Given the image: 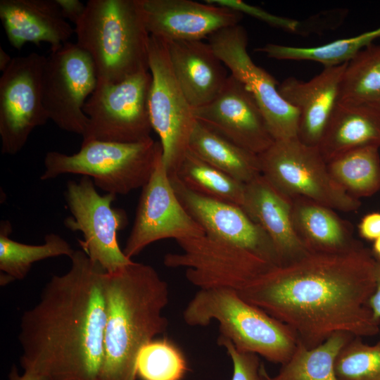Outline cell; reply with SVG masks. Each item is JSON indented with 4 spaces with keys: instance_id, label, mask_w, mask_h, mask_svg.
<instances>
[{
    "instance_id": "obj_1",
    "label": "cell",
    "mask_w": 380,
    "mask_h": 380,
    "mask_svg": "<svg viewBox=\"0 0 380 380\" xmlns=\"http://www.w3.org/2000/svg\"><path fill=\"white\" fill-rule=\"evenodd\" d=\"M375 261L361 242L343 252L310 251L272 267L236 292L289 327L308 348L337 332L372 336L380 331V320L368 305Z\"/></svg>"
},
{
    "instance_id": "obj_2",
    "label": "cell",
    "mask_w": 380,
    "mask_h": 380,
    "mask_svg": "<svg viewBox=\"0 0 380 380\" xmlns=\"http://www.w3.org/2000/svg\"><path fill=\"white\" fill-rule=\"evenodd\" d=\"M67 272L53 275L20 319L23 370L46 380H98L103 359L106 271L83 250Z\"/></svg>"
},
{
    "instance_id": "obj_3",
    "label": "cell",
    "mask_w": 380,
    "mask_h": 380,
    "mask_svg": "<svg viewBox=\"0 0 380 380\" xmlns=\"http://www.w3.org/2000/svg\"><path fill=\"white\" fill-rule=\"evenodd\" d=\"M106 318L98 380H135L144 346L163 334L168 320L167 283L151 265L132 262L103 277Z\"/></svg>"
},
{
    "instance_id": "obj_4",
    "label": "cell",
    "mask_w": 380,
    "mask_h": 380,
    "mask_svg": "<svg viewBox=\"0 0 380 380\" xmlns=\"http://www.w3.org/2000/svg\"><path fill=\"white\" fill-rule=\"evenodd\" d=\"M75 34L94 64L98 82L116 84L149 70L151 35L141 0H89Z\"/></svg>"
},
{
    "instance_id": "obj_5",
    "label": "cell",
    "mask_w": 380,
    "mask_h": 380,
    "mask_svg": "<svg viewBox=\"0 0 380 380\" xmlns=\"http://www.w3.org/2000/svg\"><path fill=\"white\" fill-rule=\"evenodd\" d=\"M183 319L191 327H205L215 320L220 336L230 340L238 350L281 365L289 360L298 343L289 327L228 288L200 289L185 308Z\"/></svg>"
},
{
    "instance_id": "obj_6",
    "label": "cell",
    "mask_w": 380,
    "mask_h": 380,
    "mask_svg": "<svg viewBox=\"0 0 380 380\" xmlns=\"http://www.w3.org/2000/svg\"><path fill=\"white\" fill-rule=\"evenodd\" d=\"M162 157L160 142L151 137L134 143L82 141L74 154L48 152L40 179L81 175L106 193L126 195L146 184Z\"/></svg>"
},
{
    "instance_id": "obj_7",
    "label": "cell",
    "mask_w": 380,
    "mask_h": 380,
    "mask_svg": "<svg viewBox=\"0 0 380 380\" xmlns=\"http://www.w3.org/2000/svg\"><path fill=\"white\" fill-rule=\"evenodd\" d=\"M258 158L261 175L290 199L304 197L343 212L360 208V200L333 179L317 147L297 137L275 140Z\"/></svg>"
},
{
    "instance_id": "obj_8",
    "label": "cell",
    "mask_w": 380,
    "mask_h": 380,
    "mask_svg": "<svg viewBox=\"0 0 380 380\" xmlns=\"http://www.w3.org/2000/svg\"><path fill=\"white\" fill-rule=\"evenodd\" d=\"M151 84L149 70L116 84L97 82L83 108L88 123L82 141L134 143L150 138Z\"/></svg>"
},
{
    "instance_id": "obj_9",
    "label": "cell",
    "mask_w": 380,
    "mask_h": 380,
    "mask_svg": "<svg viewBox=\"0 0 380 380\" xmlns=\"http://www.w3.org/2000/svg\"><path fill=\"white\" fill-rule=\"evenodd\" d=\"M148 64L152 76L150 118L152 128L160 138L163 162L170 176L189 150L197 120L173 72L166 42L151 35Z\"/></svg>"
},
{
    "instance_id": "obj_10",
    "label": "cell",
    "mask_w": 380,
    "mask_h": 380,
    "mask_svg": "<svg viewBox=\"0 0 380 380\" xmlns=\"http://www.w3.org/2000/svg\"><path fill=\"white\" fill-rule=\"evenodd\" d=\"M97 82L91 57L76 43L68 42L51 51L42 73V102L49 120L82 137L88 123L83 108Z\"/></svg>"
},
{
    "instance_id": "obj_11",
    "label": "cell",
    "mask_w": 380,
    "mask_h": 380,
    "mask_svg": "<svg viewBox=\"0 0 380 380\" xmlns=\"http://www.w3.org/2000/svg\"><path fill=\"white\" fill-rule=\"evenodd\" d=\"M176 241L182 252L166 254L165 265L184 267L188 281L200 289L224 287L237 291L275 266L246 249L206 234Z\"/></svg>"
},
{
    "instance_id": "obj_12",
    "label": "cell",
    "mask_w": 380,
    "mask_h": 380,
    "mask_svg": "<svg viewBox=\"0 0 380 380\" xmlns=\"http://www.w3.org/2000/svg\"><path fill=\"white\" fill-rule=\"evenodd\" d=\"M115 195H100L93 180L85 176L69 181L65 193L72 217L64 225L71 231H80L82 250L106 272L111 273L132 262L120 248L118 232L125 223L123 213L112 208Z\"/></svg>"
},
{
    "instance_id": "obj_13",
    "label": "cell",
    "mask_w": 380,
    "mask_h": 380,
    "mask_svg": "<svg viewBox=\"0 0 380 380\" xmlns=\"http://www.w3.org/2000/svg\"><path fill=\"white\" fill-rule=\"evenodd\" d=\"M208 39L231 75L253 96L274 140L297 137L298 112L281 96L277 81L250 57L245 28L239 24L224 28Z\"/></svg>"
},
{
    "instance_id": "obj_14",
    "label": "cell",
    "mask_w": 380,
    "mask_h": 380,
    "mask_svg": "<svg viewBox=\"0 0 380 380\" xmlns=\"http://www.w3.org/2000/svg\"><path fill=\"white\" fill-rule=\"evenodd\" d=\"M46 57L36 52L13 58L0 77L1 153L13 156L25 146L32 132L49 116L42 96Z\"/></svg>"
},
{
    "instance_id": "obj_15",
    "label": "cell",
    "mask_w": 380,
    "mask_h": 380,
    "mask_svg": "<svg viewBox=\"0 0 380 380\" xmlns=\"http://www.w3.org/2000/svg\"><path fill=\"white\" fill-rule=\"evenodd\" d=\"M205 234L178 199L161 158L142 188L134 222L123 253L132 260L155 241L165 239L177 241Z\"/></svg>"
},
{
    "instance_id": "obj_16",
    "label": "cell",
    "mask_w": 380,
    "mask_h": 380,
    "mask_svg": "<svg viewBox=\"0 0 380 380\" xmlns=\"http://www.w3.org/2000/svg\"><path fill=\"white\" fill-rule=\"evenodd\" d=\"M193 113L210 129L257 155L275 141L253 96L231 74L217 96Z\"/></svg>"
},
{
    "instance_id": "obj_17",
    "label": "cell",
    "mask_w": 380,
    "mask_h": 380,
    "mask_svg": "<svg viewBox=\"0 0 380 380\" xmlns=\"http://www.w3.org/2000/svg\"><path fill=\"white\" fill-rule=\"evenodd\" d=\"M178 199L205 233L246 249L279 265L274 246L266 232L239 205L194 192L175 176H170Z\"/></svg>"
},
{
    "instance_id": "obj_18",
    "label": "cell",
    "mask_w": 380,
    "mask_h": 380,
    "mask_svg": "<svg viewBox=\"0 0 380 380\" xmlns=\"http://www.w3.org/2000/svg\"><path fill=\"white\" fill-rule=\"evenodd\" d=\"M141 6L150 35L165 42L202 40L243 18L229 8L191 0H141Z\"/></svg>"
},
{
    "instance_id": "obj_19",
    "label": "cell",
    "mask_w": 380,
    "mask_h": 380,
    "mask_svg": "<svg viewBox=\"0 0 380 380\" xmlns=\"http://www.w3.org/2000/svg\"><path fill=\"white\" fill-rule=\"evenodd\" d=\"M346 64L324 68L309 81L289 77L279 84L281 96L298 112L297 138L302 143L318 147L338 102Z\"/></svg>"
},
{
    "instance_id": "obj_20",
    "label": "cell",
    "mask_w": 380,
    "mask_h": 380,
    "mask_svg": "<svg viewBox=\"0 0 380 380\" xmlns=\"http://www.w3.org/2000/svg\"><path fill=\"white\" fill-rule=\"evenodd\" d=\"M271 239L279 265L292 262L310 251L297 235L291 217V199L262 175L246 184L241 207Z\"/></svg>"
},
{
    "instance_id": "obj_21",
    "label": "cell",
    "mask_w": 380,
    "mask_h": 380,
    "mask_svg": "<svg viewBox=\"0 0 380 380\" xmlns=\"http://www.w3.org/2000/svg\"><path fill=\"white\" fill-rule=\"evenodd\" d=\"M0 18L8 41L18 50L45 42L54 51L75 33L56 0H1Z\"/></svg>"
},
{
    "instance_id": "obj_22",
    "label": "cell",
    "mask_w": 380,
    "mask_h": 380,
    "mask_svg": "<svg viewBox=\"0 0 380 380\" xmlns=\"http://www.w3.org/2000/svg\"><path fill=\"white\" fill-rule=\"evenodd\" d=\"M165 42L175 76L192 108L213 101L229 75L210 44L202 40Z\"/></svg>"
},
{
    "instance_id": "obj_23",
    "label": "cell",
    "mask_w": 380,
    "mask_h": 380,
    "mask_svg": "<svg viewBox=\"0 0 380 380\" xmlns=\"http://www.w3.org/2000/svg\"><path fill=\"white\" fill-rule=\"evenodd\" d=\"M291 217L297 235L310 251L343 252L360 243L349 222L334 209L312 200L292 198Z\"/></svg>"
},
{
    "instance_id": "obj_24",
    "label": "cell",
    "mask_w": 380,
    "mask_h": 380,
    "mask_svg": "<svg viewBox=\"0 0 380 380\" xmlns=\"http://www.w3.org/2000/svg\"><path fill=\"white\" fill-rule=\"evenodd\" d=\"M368 146L380 147V108L337 102L317 147L327 163Z\"/></svg>"
},
{
    "instance_id": "obj_25",
    "label": "cell",
    "mask_w": 380,
    "mask_h": 380,
    "mask_svg": "<svg viewBox=\"0 0 380 380\" xmlns=\"http://www.w3.org/2000/svg\"><path fill=\"white\" fill-rule=\"evenodd\" d=\"M189 149L234 179L247 184L261 175L258 155L247 151L197 121Z\"/></svg>"
},
{
    "instance_id": "obj_26",
    "label": "cell",
    "mask_w": 380,
    "mask_h": 380,
    "mask_svg": "<svg viewBox=\"0 0 380 380\" xmlns=\"http://www.w3.org/2000/svg\"><path fill=\"white\" fill-rule=\"evenodd\" d=\"M353 337L348 333L337 332L313 348H308L298 341L291 358L282 365L276 376H271L261 364L260 380H338L335 373L336 357Z\"/></svg>"
},
{
    "instance_id": "obj_27",
    "label": "cell",
    "mask_w": 380,
    "mask_h": 380,
    "mask_svg": "<svg viewBox=\"0 0 380 380\" xmlns=\"http://www.w3.org/2000/svg\"><path fill=\"white\" fill-rule=\"evenodd\" d=\"M11 229L8 222H3L0 229L1 285L23 279L32 265L38 261L61 255L70 257L75 250L61 236L49 234L41 245H29L9 237Z\"/></svg>"
},
{
    "instance_id": "obj_28",
    "label": "cell",
    "mask_w": 380,
    "mask_h": 380,
    "mask_svg": "<svg viewBox=\"0 0 380 380\" xmlns=\"http://www.w3.org/2000/svg\"><path fill=\"white\" fill-rule=\"evenodd\" d=\"M379 147L350 150L327 163L330 175L347 194L359 199L380 189Z\"/></svg>"
},
{
    "instance_id": "obj_29",
    "label": "cell",
    "mask_w": 380,
    "mask_h": 380,
    "mask_svg": "<svg viewBox=\"0 0 380 380\" xmlns=\"http://www.w3.org/2000/svg\"><path fill=\"white\" fill-rule=\"evenodd\" d=\"M338 103L380 108V44L368 45L347 63Z\"/></svg>"
},
{
    "instance_id": "obj_30",
    "label": "cell",
    "mask_w": 380,
    "mask_h": 380,
    "mask_svg": "<svg viewBox=\"0 0 380 380\" xmlns=\"http://www.w3.org/2000/svg\"><path fill=\"white\" fill-rule=\"evenodd\" d=\"M170 176H175L185 186L201 196L240 207L243 204L246 184L209 165L189 149Z\"/></svg>"
},
{
    "instance_id": "obj_31",
    "label": "cell",
    "mask_w": 380,
    "mask_h": 380,
    "mask_svg": "<svg viewBox=\"0 0 380 380\" xmlns=\"http://www.w3.org/2000/svg\"><path fill=\"white\" fill-rule=\"evenodd\" d=\"M380 37V27L353 37L341 39L315 47H296L267 44L255 49L277 60L312 61L330 68L348 63L362 49Z\"/></svg>"
},
{
    "instance_id": "obj_32",
    "label": "cell",
    "mask_w": 380,
    "mask_h": 380,
    "mask_svg": "<svg viewBox=\"0 0 380 380\" xmlns=\"http://www.w3.org/2000/svg\"><path fill=\"white\" fill-rule=\"evenodd\" d=\"M186 371L182 353L167 339L150 341L138 355L137 374L141 380H181Z\"/></svg>"
},
{
    "instance_id": "obj_33",
    "label": "cell",
    "mask_w": 380,
    "mask_h": 380,
    "mask_svg": "<svg viewBox=\"0 0 380 380\" xmlns=\"http://www.w3.org/2000/svg\"><path fill=\"white\" fill-rule=\"evenodd\" d=\"M376 343L353 337L341 349L335 362L338 380H380V331Z\"/></svg>"
},
{
    "instance_id": "obj_34",
    "label": "cell",
    "mask_w": 380,
    "mask_h": 380,
    "mask_svg": "<svg viewBox=\"0 0 380 380\" xmlns=\"http://www.w3.org/2000/svg\"><path fill=\"white\" fill-rule=\"evenodd\" d=\"M217 343L224 347L233 365L232 380H260L258 355L238 350L227 338L219 336Z\"/></svg>"
},
{
    "instance_id": "obj_35",
    "label": "cell",
    "mask_w": 380,
    "mask_h": 380,
    "mask_svg": "<svg viewBox=\"0 0 380 380\" xmlns=\"http://www.w3.org/2000/svg\"><path fill=\"white\" fill-rule=\"evenodd\" d=\"M206 3L225 6L242 14H247L266 23L291 32H296L299 21L271 14L241 0H207Z\"/></svg>"
},
{
    "instance_id": "obj_36",
    "label": "cell",
    "mask_w": 380,
    "mask_h": 380,
    "mask_svg": "<svg viewBox=\"0 0 380 380\" xmlns=\"http://www.w3.org/2000/svg\"><path fill=\"white\" fill-rule=\"evenodd\" d=\"M347 12L345 9H334L316 14L303 22L299 21L296 33L307 35L336 28L343 22Z\"/></svg>"
},
{
    "instance_id": "obj_37",
    "label": "cell",
    "mask_w": 380,
    "mask_h": 380,
    "mask_svg": "<svg viewBox=\"0 0 380 380\" xmlns=\"http://www.w3.org/2000/svg\"><path fill=\"white\" fill-rule=\"evenodd\" d=\"M360 236L366 240L375 241L380 236V213L365 215L358 224Z\"/></svg>"
},
{
    "instance_id": "obj_38",
    "label": "cell",
    "mask_w": 380,
    "mask_h": 380,
    "mask_svg": "<svg viewBox=\"0 0 380 380\" xmlns=\"http://www.w3.org/2000/svg\"><path fill=\"white\" fill-rule=\"evenodd\" d=\"M63 17L75 25L83 15L86 4L79 0H56Z\"/></svg>"
},
{
    "instance_id": "obj_39",
    "label": "cell",
    "mask_w": 380,
    "mask_h": 380,
    "mask_svg": "<svg viewBox=\"0 0 380 380\" xmlns=\"http://www.w3.org/2000/svg\"><path fill=\"white\" fill-rule=\"evenodd\" d=\"M376 259V258H375ZM375 289L371 296L368 305L374 316L380 320V260L376 259L374 266Z\"/></svg>"
},
{
    "instance_id": "obj_40",
    "label": "cell",
    "mask_w": 380,
    "mask_h": 380,
    "mask_svg": "<svg viewBox=\"0 0 380 380\" xmlns=\"http://www.w3.org/2000/svg\"><path fill=\"white\" fill-rule=\"evenodd\" d=\"M8 380H46L39 374L30 371L23 370L22 374H19L15 365H13L8 374Z\"/></svg>"
},
{
    "instance_id": "obj_41",
    "label": "cell",
    "mask_w": 380,
    "mask_h": 380,
    "mask_svg": "<svg viewBox=\"0 0 380 380\" xmlns=\"http://www.w3.org/2000/svg\"><path fill=\"white\" fill-rule=\"evenodd\" d=\"M13 58L2 48L0 47V70L3 72L9 65Z\"/></svg>"
},
{
    "instance_id": "obj_42",
    "label": "cell",
    "mask_w": 380,
    "mask_h": 380,
    "mask_svg": "<svg viewBox=\"0 0 380 380\" xmlns=\"http://www.w3.org/2000/svg\"><path fill=\"white\" fill-rule=\"evenodd\" d=\"M372 252L376 259L380 260V236L374 241Z\"/></svg>"
}]
</instances>
